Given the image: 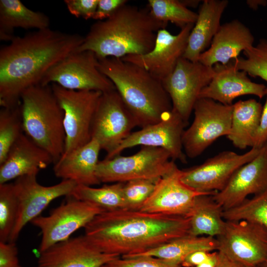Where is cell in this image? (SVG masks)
I'll return each mask as SVG.
<instances>
[{"label": "cell", "instance_id": "obj_48", "mask_svg": "<svg viewBox=\"0 0 267 267\" xmlns=\"http://www.w3.org/2000/svg\"><path fill=\"white\" fill-rule=\"evenodd\" d=\"M101 267H107V266L105 265H104L103 266Z\"/></svg>", "mask_w": 267, "mask_h": 267}, {"label": "cell", "instance_id": "obj_34", "mask_svg": "<svg viewBox=\"0 0 267 267\" xmlns=\"http://www.w3.org/2000/svg\"><path fill=\"white\" fill-rule=\"evenodd\" d=\"M13 182L0 184V242H9L18 215Z\"/></svg>", "mask_w": 267, "mask_h": 267}, {"label": "cell", "instance_id": "obj_36", "mask_svg": "<svg viewBox=\"0 0 267 267\" xmlns=\"http://www.w3.org/2000/svg\"><path fill=\"white\" fill-rule=\"evenodd\" d=\"M159 179H139L124 183L125 209L139 211L152 193Z\"/></svg>", "mask_w": 267, "mask_h": 267}, {"label": "cell", "instance_id": "obj_24", "mask_svg": "<svg viewBox=\"0 0 267 267\" xmlns=\"http://www.w3.org/2000/svg\"><path fill=\"white\" fill-rule=\"evenodd\" d=\"M101 148L93 138L85 145L62 155L53 166L55 176L77 185L92 186L100 182L96 175Z\"/></svg>", "mask_w": 267, "mask_h": 267}, {"label": "cell", "instance_id": "obj_9", "mask_svg": "<svg viewBox=\"0 0 267 267\" xmlns=\"http://www.w3.org/2000/svg\"><path fill=\"white\" fill-rule=\"evenodd\" d=\"M98 60L90 51H75L51 68L42 80L43 86L56 84L72 90L102 93L116 89L111 80L98 69Z\"/></svg>", "mask_w": 267, "mask_h": 267}, {"label": "cell", "instance_id": "obj_14", "mask_svg": "<svg viewBox=\"0 0 267 267\" xmlns=\"http://www.w3.org/2000/svg\"><path fill=\"white\" fill-rule=\"evenodd\" d=\"M37 175L24 176L13 182L18 201V215L9 242H15L24 226L40 216L54 199L69 196L77 183L71 180H62L51 186H44L37 179Z\"/></svg>", "mask_w": 267, "mask_h": 267}, {"label": "cell", "instance_id": "obj_38", "mask_svg": "<svg viewBox=\"0 0 267 267\" xmlns=\"http://www.w3.org/2000/svg\"><path fill=\"white\" fill-rule=\"evenodd\" d=\"M99 0H65L69 12L75 17L86 20L93 19Z\"/></svg>", "mask_w": 267, "mask_h": 267}, {"label": "cell", "instance_id": "obj_3", "mask_svg": "<svg viewBox=\"0 0 267 267\" xmlns=\"http://www.w3.org/2000/svg\"><path fill=\"white\" fill-rule=\"evenodd\" d=\"M167 25L148 8L127 3L108 18L92 24L77 51H90L98 59L144 54L153 48L158 31Z\"/></svg>", "mask_w": 267, "mask_h": 267}, {"label": "cell", "instance_id": "obj_41", "mask_svg": "<svg viewBox=\"0 0 267 267\" xmlns=\"http://www.w3.org/2000/svg\"><path fill=\"white\" fill-rule=\"evenodd\" d=\"M266 99L263 107L260 123L255 134L252 148H261L267 143V87Z\"/></svg>", "mask_w": 267, "mask_h": 267}, {"label": "cell", "instance_id": "obj_35", "mask_svg": "<svg viewBox=\"0 0 267 267\" xmlns=\"http://www.w3.org/2000/svg\"><path fill=\"white\" fill-rule=\"evenodd\" d=\"M243 52L245 57H237L233 60L236 69L267 82V39H260L256 45Z\"/></svg>", "mask_w": 267, "mask_h": 267}, {"label": "cell", "instance_id": "obj_49", "mask_svg": "<svg viewBox=\"0 0 267 267\" xmlns=\"http://www.w3.org/2000/svg\"></svg>", "mask_w": 267, "mask_h": 267}, {"label": "cell", "instance_id": "obj_25", "mask_svg": "<svg viewBox=\"0 0 267 267\" xmlns=\"http://www.w3.org/2000/svg\"><path fill=\"white\" fill-rule=\"evenodd\" d=\"M228 3L227 0L202 1L189 36L183 58L192 62L198 61L200 54L211 44L218 31L222 16Z\"/></svg>", "mask_w": 267, "mask_h": 267}, {"label": "cell", "instance_id": "obj_32", "mask_svg": "<svg viewBox=\"0 0 267 267\" xmlns=\"http://www.w3.org/2000/svg\"><path fill=\"white\" fill-rule=\"evenodd\" d=\"M24 134L21 102L0 110V164L5 159L9 150Z\"/></svg>", "mask_w": 267, "mask_h": 267}, {"label": "cell", "instance_id": "obj_12", "mask_svg": "<svg viewBox=\"0 0 267 267\" xmlns=\"http://www.w3.org/2000/svg\"><path fill=\"white\" fill-rule=\"evenodd\" d=\"M214 73L213 66L182 57L173 72L162 81L171 100L172 110L186 125L201 91L210 83Z\"/></svg>", "mask_w": 267, "mask_h": 267}, {"label": "cell", "instance_id": "obj_40", "mask_svg": "<svg viewBox=\"0 0 267 267\" xmlns=\"http://www.w3.org/2000/svg\"><path fill=\"white\" fill-rule=\"evenodd\" d=\"M127 3L128 0H99L93 19L97 21L105 20Z\"/></svg>", "mask_w": 267, "mask_h": 267}, {"label": "cell", "instance_id": "obj_1", "mask_svg": "<svg viewBox=\"0 0 267 267\" xmlns=\"http://www.w3.org/2000/svg\"><path fill=\"white\" fill-rule=\"evenodd\" d=\"M84 37L49 28L15 37L0 50V105L20 103L26 89L41 83L47 71L76 51Z\"/></svg>", "mask_w": 267, "mask_h": 267}, {"label": "cell", "instance_id": "obj_10", "mask_svg": "<svg viewBox=\"0 0 267 267\" xmlns=\"http://www.w3.org/2000/svg\"><path fill=\"white\" fill-rule=\"evenodd\" d=\"M137 127L116 89L102 93L92 120L91 135L109 156Z\"/></svg>", "mask_w": 267, "mask_h": 267}, {"label": "cell", "instance_id": "obj_33", "mask_svg": "<svg viewBox=\"0 0 267 267\" xmlns=\"http://www.w3.org/2000/svg\"><path fill=\"white\" fill-rule=\"evenodd\" d=\"M223 217L225 221L245 220L267 229V188L239 205L224 210Z\"/></svg>", "mask_w": 267, "mask_h": 267}, {"label": "cell", "instance_id": "obj_19", "mask_svg": "<svg viewBox=\"0 0 267 267\" xmlns=\"http://www.w3.org/2000/svg\"><path fill=\"white\" fill-rule=\"evenodd\" d=\"M267 188V143L253 160L238 168L222 190L213 195L224 210L235 207L247 196Z\"/></svg>", "mask_w": 267, "mask_h": 267}, {"label": "cell", "instance_id": "obj_5", "mask_svg": "<svg viewBox=\"0 0 267 267\" xmlns=\"http://www.w3.org/2000/svg\"><path fill=\"white\" fill-rule=\"evenodd\" d=\"M24 133L52 157L63 155L65 144L64 111L49 85L31 87L21 95Z\"/></svg>", "mask_w": 267, "mask_h": 267}, {"label": "cell", "instance_id": "obj_26", "mask_svg": "<svg viewBox=\"0 0 267 267\" xmlns=\"http://www.w3.org/2000/svg\"><path fill=\"white\" fill-rule=\"evenodd\" d=\"M49 17L43 12L32 10L19 0H0V39L11 41L17 28L37 30L49 28Z\"/></svg>", "mask_w": 267, "mask_h": 267}, {"label": "cell", "instance_id": "obj_29", "mask_svg": "<svg viewBox=\"0 0 267 267\" xmlns=\"http://www.w3.org/2000/svg\"><path fill=\"white\" fill-rule=\"evenodd\" d=\"M218 248V242L215 237L195 236L188 234L134 256H151L181 265L184 258L195 251L203 250L213 252L217 251Z\"/></svg>", "mask_w": 267, "mask_h": 267}, {"label": "cell", "instance_id": "obj_45", "mask_svg": "<svg viewBox=\"0 0 267 267\" xmlns=\"http://www.w3.org/2000/svg\"><path fill=\"white\" fill-rule=\"evenodd\" d=\"M246 3L251 9L257 10L260 6H266L267 1L266 0H247Z\"/></svg>", "mask_w": 267, "mask_h": 267}, {"label": "cell", "instance_id": "obj_37", "mask_svg": "<svg viewBox=\"0 0 267 267\" xmlns=\"http://www.w3.org/2000/svg\"><path fill=\"white\" fill-rule=\"evenodd\" d=\"M106 265L107 267H182L180 264L146 255L120 257Z\"/></svg>", "mask_w": 267, "mask_h": 267}, {"label": "cell", "instance_id": "obj_22", "mask_svg": "<svg viewBox=\"0 0 267 267\" xmlns=\"http://www.w3.org/2000/svg\"><path fill=\"white\" fill-rule=\"evenodd\" d=\"M254 37L242 22L234 19L221 25L208 49L202 53L198 61L213 67L225 65L237 58L240 52L254 46Z\"/></svg>", "mask_w": 267, "mask_h": 267}, {"label": "cell", "instance_id": "obj_30", "mask_svg": "<svg viewBox=\"0 0 267 267\" xmlns=\"http://www.w3.org/2000/svg\"><path fill=\"white\" fill-rule=\"evenodd\" d=\"M124 183L116 182L97 188L77 185L69 196L94 204L105 211L124 209Z\"/></svg>", "mask_w": 267, "mask_h": 267}, {"label": "cell", "instance_id": "obj_42", "mask_svg": "<svg viewBox=\"0 0 267 267\" xmlns=\"http://www.w3.org/2000/svg\"><path fill=\"white\" fill-rule=\"evenodd\" d=\"M211 252L203 250L195 251L184 258L181 266L182 267H195L207 260Z\"/></svg>", "mask_w": 267, "mask_h": 267}, {"label": "cell", "instance_id": "obj_47", "mask_svg": "<svg viewBox=\"0 0 267 267\" xmlns=\"http://www.w3.org/2000/svg\"><path fill=\"white\" fill-rule=\"evenodd\" d=\"M257 267H267V260Z\"/></svg>", "mask_w": 267, "mask_h": 267}, {"label": "cell", "instance_id": "obj_7", "mask_svg": "<svg viewBox=\"0 0 267 267\" xmlns=\"http://www.w3.org/2000/svg\"><path fill=\"white\" fill-rule=\"evenodd\" d=\"M51 86L64 111V155L85 145L91 139L92 120L102 92L69 90L54 83L51 84Z\"/></svg>", "mask_w": 267, "mask_h": 267}, {"label": "cell", "instance_id": "obj_15", "mask_svg": "<svg viewBox=\"0 0 267 267\" xmlns=\"http://www.w3.org/2000/svg\"><path fill=\"white\" fill-rule=\"evenodd\" d=\"M261 148H252L243 154L220 152L199 165L182 170L181 179L199 192L214 195L223 189L238 168L255 158Z\"/></svg>", "mask_w": 267, "mask_h": 267}, {"label": "cell", "instance_id": "obj_27", "mask_svg": "<svg viewBox=\"0 0 267 267\" xmlns=\"http://www.w3.org/2000/svg\"><path fill=\"white\" fill-rule=\"evenodd\" d=\"M224 210L214 199L212 194L197 196L187 217L190 219L189 234L217 238L223 232L226 221Z\"/></svg>", "mask_w": 267, "mask_h": 267}, {"label": "cell", "instance_id": "obj_16", "mask_svg": "<svg viewBox=\"0 0 267 267\" xmlns=\"http://www.w3.org/2000/svg\"><path fill=\"white\" fill-rule=\"evenodd\" d=\"M186 125L172 110L162 121L132 133L109 156L104 159L112 158L126 149L141 145L163 148L170 153L173 161L178 160L186 163L182 137Z\"/></svg>", "mask_w": 267, "mask_h": 267}, {"label": "cell", "instance_id": "obj_43", "mask_svg": "<svg viewBox=\"0 0 267 267\" xmlns=\"http://www.w3.org/2000/svg\"><path fill=\"white\" fill-rule=\"evenodd\" d=\"M219 252V259L216 267H255L245 265L227 258L223 254Z\"/></svg>", "mask_w": 267, "mask_h": 267}, {"label": "cell", "instance_id": "obj_28", "mask_svg": "<svg viewBox=\"0 0 267 267\" xmlns=\"http://www.w3.org/2000/svg\"><path fill=\"white\" fill-rule=\"evenodd\" d=\"M263 107L255 99L241 100L232 104L230 130L226 137L234 146L240 149L252 147Z\"/></svg>", "mask_w": 267, "mask_h": 267}, {"label": "cell", "instance_id": "obj_11", "mask_svg": "<svg viewBox=\"0 0 267 267\" xmlns=\"http://www.w3.org/2000/svg\"><path fill=\"white\" fill-rule=\"evenodd\" d=\"M67 197L68 199L48 216L40 215L31 222L41 230L39 253L71 238L76 231L85 228L97 215L105 211L94 204Z\"/></svg>", "mask_w": 267, "mask_h": 267}, {"label": "cell", "instance_id": "obj_39", "mask_svg": "<svg viewBox=\"0 0 267 267\" xmlns=\"http://www.w3.org/2000/svg\"><path fill=\"white\" fill-rule=\"evenodd\" d=\"M15 242H0V267H22Z\"/></svg>", "mask_w": 267, "mask_h": 267}, {"label": "cell", "instance_id": "obj_8", "mask_svg": "<svg viewBox=\"0 0 267 267\" xmlns=\"http://www.w3.org/2000/svg\"><path fill=\"white\" fill-rule=\"evenodd\" d=\"M232 105H224L209 98H200L194 107V118L182 137L184 152L190 158L201 155L219 137L229 133Z\"/></svg>", "mask_w": 267, "mask_h": 267}, {"label": "cell", "instance_id": "obj_23", "mask_svg": "<svg viewBox=\"0 0 267 267\" xmlns=\"http://www.w3.org/2000/svg\"><path fill=\"white\" fill-rule=\"evenodd\" d=\"M51 163L52 156L24 133L0 164V184L24 176L37 175Z\"/></svg>", "mask_w": 267, "mask_h": 267}, {"label": "cell", "instance_id": "obj_18", "mask_svg": "<svg viewBox=\"0 0 267 267\" xmlns=\"http://www.w3.org/2000/svg\"><path fill=\"white\" fill-rule=\"evenodd\" d=\"M181 175L182 170L176 165L160 178L139 211L187 217L195 197L207 193L199 192L184 184L181 179Z\"/></svg>", "mask_w": 267, "mask_h": 267}, {"label": "cell", "instance_id": "obj_13", "mask_svg": "<svg viewBox=\"0 0 267 267\" xmlns=\"http://www.w3.org/2000/svg\"><path fill=\"white\" fill-rule=\"evenodd\" d=\"M217 251L239 263L257 267L267 260V229L249 221H226Z\"/></svg>", "mask_w": 267, "mask_h": 267}, {"label": "cell", "instance_id": "obj_31", "mask_svg": "<svg viewBox=\"0 0 267 267\" xmlns=\"http://www.w3.org/2000/svg\"><path fill=\"white\" fill-rule=\"evenodd\" d=\"M148 6L156 19L167 24L171 22L180 29L195 24L197 18V13L185 7L180 0H149Z\"/></svg>", "mask_w": 267, "mask_h": 267}, {"label": "cell", "instance_id": "obj_6", "mask_svg": "<svg viewBox=\"0 0 267 267\" xmlns=\"http://www.w3.org/2000/svg\"><path fill=\"white\" fill-rule=\"evenodd\" d=\"M170 153L159 147L142 146L136 153L99 161L96 175L101 182H126L139 179H159L176 165Z\"/></svg>", "mask_w": 267, "mask_h": 267}, {"label": "cell", "instance_id": "obj_44", "mask_svg": "<svg viewBox=\"0 0 267 267\" xmlns=\"http://www.w3.org/2000/svg\"><path fill=\"white\" fill-rule=\"evenodd\" d=\"M218 259V251H213L211 252V255L207 260L195 267H216Z\"/></svg>", "mask_w": 267, "mask_h": 267}, {"label": "cell", "instance_id": "obj_21", "mask_svg": "<svg viewBox=\"0 0 267 267\" xmlns=\"http://www.w3.org/2000/svg\"><path fill=\"white\" fill-rule=\"evenodd\" d=\"M213 67L214 75L201 91L198 98H209L231 105L233 100L240 96L251 94L262 98L266 95L267 86L253 82L246 72L236 69L233 60L225 65L216 64Z\"/></svg>", "mask_w": 267, "mask_h": 267}, {"label": "cell", "instance_id": "obj_46", "mask_svg": "<svg viewBox=\"0 0 267 267\" xmlns=\"http://www.w3.org/2000/svg\"><path fill=\"white\" fill-rule=\"evenodd\" d=\"M182 4L187 8L197 7L201 2L199 0H180Z\"/></svg>", "mask_w": 267, "mask_h": 267}, {"label": "cell", "instance_id": "obj_4", "mask_svg": "<svg viewBox=\"0 0 267 267\" xmlns=\"http://www.w3.org/2000/svg\"><path fill=\"white\" fill-rule=\"evenodd\" d=\"M98 60L99 70L113 83L137 127L157 123L172 111L162 81L144 69L121 58Z\"/></svg>", "mask_w": 267, "mask_h": 267}, {"label": "cell", "instance_id": "obj_2", "mask_svg": "<svg viewBox=\"0 0 267 267\" xmlns=\"http://www.w3.org/2000/svg\"><path fill=\"white\" fill-rule=\"evenodd\" d=\"M189 227L188 217L120 209L97 215L84 235L101 252L127 257L188 234Z\"/></svg>", "mask_w": 267, "mask_h": 267}, {"label": "cell", "instance_id": "obj_20", "mask_svg": "<svg viewBox=\"0 0 267 267\" xmlns=\"http://www.w3.org/2000/svg\"><path fill=\"white\" fill-rule=\"evenodd\" d=\"M120 257L101 252L83 235L71 237L39 253L33 267H101Z\"/></svg>", "mask_w": 267, "mask_h": 267}, {"label": "cell", "instance_id": "obj_17", "mask_svg": "<svg viewBox=\"0 0 267 267\" xmlns=\"http://www.w3.org/2000/svg\"><path fill=\"white\" fill-rule=\"evenodd\" d=\"M194 25L188 24L176 35L166 28L161 29L157 32L151 50L144 54L130 55L121 59L144 69L162 81L173 72L179 59L183 57Z\"/></svg>", "mask_w": 267, "mask_h": 267}]
</instances>
